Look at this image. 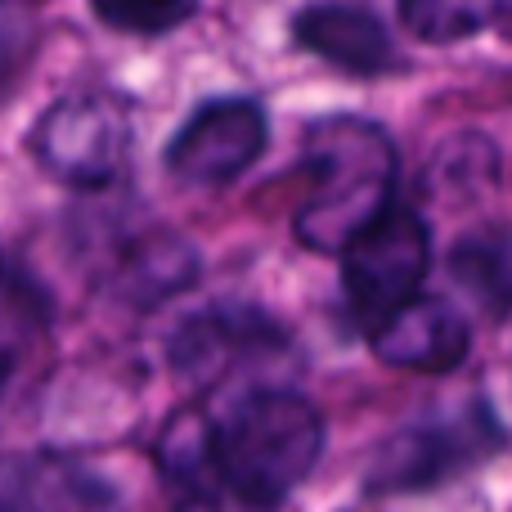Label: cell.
Returning <instances> with one entry per match:
<instances>
[{
    "instance_id": "6",
    "label": "cell",
    "mask_w": 512,
    "mask_h": 512,
    "mask_svg": "<svg viewBox=\"0 0 512 512\" xmlns=\"http://www.w3.org/2000/svg\"><path fill=\"white\" fill-rule=\"evenodd\" d=\"M270 122L256 99H212L167 144V171L189 189H221L261 158Z\"/></svg>"
},
{
    "instance_id": "12",
    "label": "cell",
    "mask_w": 512,
    "mask_h": 512,
    "mask_svg": "<svg viewBox=\"0 0 512 512\" xmlns=\"http://www.w3.org/2000/svg\"><path fill=\"white\" fill-rule=\"evenodd\" d=\"M450 274L486 310H512V225L468 230L450 252Z\"/></svg>"
},
{
    "instance_id": "5",
    "label": "cell",
    "mask_w": 512,
    "mask_h": 512,
    "mask_svg": "<svg viewBox=\"0 0 512 512\" xmlns=\"http://www.w3.org/2000/svg\"><path fill=\"white\" fill-rule=\"evenodd\" d=\"M342 288L360 319L378 324L418 292L432 265L427 221L409 207H387L369 230H360L342 252Z\"/></svg>"
},
{
    "instance_id": "7",
    "label": "cell",
    "mask_w": 512,
    "mask_h": 512,
    "mask_svg": "<svg viewBox=\"0 0 512 512\" xmlns=\"http://www.w3.org/2000/svg\"><path fill=\"white\" fill-rule=\"evenodd\" d=\"M0 512H131L117 486L72 454L0 459Z\"/></svg>"
},
{
    "instance_id": "2",
    "label": "cell",
    "mask_w": 512,
    "mask_h": 512,
    "mask_svg": "<svg viewBox=\"0 0 512 512\" xmlns=\"http://www.w3.org/2000/svg\"><path fill=\"white\" fill-rule=\"evenodd\" d=\"M324 454V418L288 387H243L221 418H212L216 486L243 504L274 508L315 472Z\"/></svg>"
},
{
    "instance_id": "3",
    "label": "cell",
    "mask_w": 512,
    "mask_h": 512,
    "mask_svg": "<svg viewBox=\"0 0 512 512\" xmlns=\"http://www.w3.org/2000/svg\"><path fill=\"white\" fill-rule=\"evenodd\" d=\"M499 450H504V427L486 400L441 405L436 414L409 423L405 432H396L382 445L378 463H373V490L382 495L432 490L486 463Z\"/></svg>"
},
{
    "instance_id": "15",
    "label": "cell",
    "mask_w": 512,
    "mask_h": 512,
    "mask_svg": "<svg viewBox=\"0 0 512 512\" xmlns=\"http://www.w3.org/2000/svg\"><path fill=\"white\" fill-rule=\"evenodd\" d=\"M495 180H499L495 144H490L486 135H454V140L436 153L427 185H432L436 198H454V203H463V198L490 194Z\"/></svg>"
},
{
    "instance_id": "11",
    "label": "cell",
    "mask_w": 512,
    "mask_h": 512,
    "mask_svg": "<svg viewBox=\"0 0 512 512\" xmlns=\"http://www.w3.org/2000/svg\"><path fill=\"white\" fill-rule=\"evenodd\" d=\"M203 261L189 239L171 230H149L126 243V252L113 265V292L131 306H158V301L185 292L198 279Z\"/></svg>"
},
{
    "instance_id": "4",
    "label": "cell",
    "mask_w": 512,
    "mask_h": 512,
    "mask_svg": "<svg viewBox=\"0 0 512 512\" xmlns=\"http://www.w3.org/2000/svg\"><path fill=\"white\" fill-rule=\"evenodd\" d=\"M131 153V113L113 95H68L32 126V158L72 189H104Z\"/></svg>"
},
{
    "instance_id": "14",
    "label": "cell",
    "mask_w": 512,
    "mask_h": 512,
    "mask_svg": "<svg viewBox=\"0 0 512 512\" xmlns=\"http://www.w3.org/2000/svg\"><path fill=\"white\" fill-rule=\"evenodd\" d=\"M512 9V0H400V18L418 41L450 45L486 32Z\"/></svg>"
},
{
    "instance_id": "16",
    "label": "cell",
    "mask_w": 512,
    "mask_h": 512,
    "mask_svg": "<svg viewBox=\"0 0 512 512\" xmlns=\"http://www.w3.org/2000/svg\"><path fill=\"white\" fill-rule=\"evenodd\" d=\"M90 9L126 36H167L198 14V0H90Z\"/></svg>"
},
{
    "instance_id": "13",
    "label": "cell",
    "mask_w": 512,
    "mask_h": 512,
    "mask_svg": "<svg viewBox=\"0 0 512 512\" xmlns=\"http://www.w3.org/2000/svg\"><path fill=\"white\" fill-rule=\"evenodd\" d=\"M158 468L189 495L216 499V463H212V418L203 409H180L158 441Z\"/></svg>"
},
{
    "instance_id": "10",
    "label": "cell",
    "mask_w": 512,
    "mask_h": 512,
    "mask_svg": "<svg viewBox=\"0 0 512 512\" xmlns=\"http://www.w3.org/2000/svg\"><path fill=\"white\" fill-rule=\"evenodd\" d=\"M292 36H297L301 50L351 72V77H382V72L400 68V50L391 32L382 27L378 14L360 5H342V0L306 5L292 18Z\"/></svg>"
},
{
    "instance_id": "17",
    "label": "cell",
    "mask_w": 512,
    "mask_h": 512,
    "mask_svg": "<svg viewBox=\"0 0 512 512\" xmlns=\"http://www.w3.org/2000/svg\"><path fill=\"white\" fill-rule=\"evenodd\" d=\"M18 36H23V27H14V23H0V81L9 77V72L18 68Z\"/></svg>"
},
{
    "instance_id": "1",
    "label": "cell",
    "mask_w": 512,
    "mask_h": 512,
    "mask_svg": "<svg viewBox=\"0 0 512 512\" xmlns=\"http://www.w3.org/2000/svg\"><path fill=\"white\" fill-rule=\"evenodd\" d=\"M310 194L297 207V239L310 252H342L396 194V144L369 117H319L301 135Z\"/></svg>"
},
{
    "instance_id": "18",
    "label": "cell",
    "mask_w": 512,
    "mask_h": 512,
    "mask_svg": "<svg viewBox=\"0 0 512 512\" xmlns=\"http://www.w3.org/2000/svg\"><path fill=\"white\" fill-rule=\"evenodd\" d=\"M176 512H216V499H207V495H189Z\"/></svg>"
},
{
    "instance_id": "8",
    "label": "cell",
    "mask_w": 512,
    "mask_h": 512,
    "mask_svg": "<svg viewBox=\"0 0 512 512\" xmlns=\"http://www.w3.org/2000/svg\"><path fill=\"white\" fill-rule=\"evenodd\" d=\"M274 346H279V333L265 324V315L243 306H216L176 328L171 364L198 391H212V387H230L239 364H248L252 355L274 351Z\"/></svg>"
},
{
    "instance_id": "9",
    "label": "cell",
    "mask_w": 512,
    "mask_h": 512,
    "mask_svg": "<svg viewBox=\"0 0 512 512\" xmlns=\"http://www.w3.org/2000/svg\"><path fill=\"white\" fill-rule=\"evenodd\" d=\"M373 355L391 369L450 373L468 355V324L441 297H409L373 324Z\"/></svg>"
}]
</instances>
